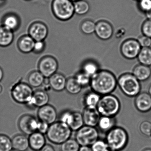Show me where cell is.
I'll return each instance as SVG.
<instances>
[{
  "mask_svg": "<svg viewBox=\"0 0 151 151\" xmlns=\"http://www.w3.org/2000/svg\"><path fill=\"white\" fill-rule=\"evenodd\" d=\"M90 86L92 91L100 95L111 94L117 86V79L109 70H100L91 77Z\"/></svg>",
  "mask_w": 151,
  "mask_h": 151,
  "instance_id": "6da1fadb",
  "label": "cell"
},
{
  "mask_svg": "<svg viewBox=\"0 0 151 151\" xmlns=\"http://www.w3.org/2000/svg\"><path fill=\"white\" fill-rule=\"evenodd\" d=\"M106 141L110 150L122 151L128 144L129 136L123 128L114 127L107 132Z\"/></svg>",
  "mask_w": 151,
  "mask_h": 151,
  "instance_id": "7a4b0ae2",
  "label": "cell"
},
{
  "mask_svg": "<svg viewBox=\"0 0 151 151\" xmlns=\"http://www.w3.org/2000/svg\"><path fill=\"white\" fill-rule=\"evenodd\" d=\"M72 131L68 125L59 121L50 124L46 136L53 144L61 145L70 138Z\"/></svg>",
  "mask_w": 151,
  "mask_h": 151,
  "instance_id": "3957f363",
  "label": "cell"
},
{
  "mask_svg": "<svg viewBox=\"0 0 151 151\" xmlns=\"http://www.w3.org/2000/svg\"><path fill=\"white\" fill-rule=\"evenodd\" d=\"M117 85L123 93L128 97H136L141 91L140 81L132 73L121 75L117 79Z\"/></svg>",
  "mask_w": 151,
  "mask_h": 151,
  "instance_id": "277c9868",
  "label": "cell"
},
{
  "mask_svg": "<svg viewBox=\"0 0 151 151\" xmlns=\"http://www.w3.org/2000/svg\"><path fill=\"white\" fill-rule=\"evenodd\" d=\"M121 108L120 101L111 93L101 97L97 106L101 115L113 117L119 113Z\"/></svg>",
  "mask_w": 151,
  "mask_h": 151,
  "instance_id": "5b68a950",
  "label": "cell"
},
{
  "mask_svg": "<svg viewBox=\"0 0 151 151\" xmlns=\"http://www.w3.org/2000/svg\"><path fill=\"white\" fill-rule=\"evenodd\" d=\"M51 7L54 16L63 22L70 20L75 14L74 2L70 0H53Z\"/></svg>",
  "mask_w": 151,
  "mask_h": 151,
  "instance_id": "8992f818",
  "label": "cell"
},
{
  "mask_svg": "<svg viewBox=\"0 0 151 151\" xmlns=\"http://www.w3.org/2000/svg\"><path fill=\"white\" fill-rule=\"evenodd\" d=\"M32 88L26 83H17L11 89L13 99L19 104H27L30 101L34 93Z\"/></svg>",
  "mask_w": 151,
  "mask_h": 151,
  "instance_id": "52a82bcc",
  "label": "cell"
},
{
  "mask_svg": "<svg viewBox=\"0 0 151 151\" xmlns=\"http://www.w3.org/2000/svg\"><path fill=\"white\" fill-rule=\"evenodd\" d=\"M75 139L80 146H91L99 139V132L95 127L84 125L77 131Z\"/></svg>",
  "mask_w": 151,
  "mask_h": 151,
  "instance_id": "ba28073f",
  "label": "cell"
},
{
  "mask_svg": "<svg viewBox=\"0 0 151 151\" xmlns=\"http://www.w3.org/2000/svg\"><path fill=\"white\" fill-rule=\"evenodd\" d=\"M59 68L58 61L53 56L46 55L39 61L38 69L45 78H50L57 72Z\"/></svg>",
  "mask_w": 151,
  "mask_h": 151,
  "instance_id": "9c48e42d",
  "label": "cell"
},
{
  "mask_svg": "<svg viewBox=\"0 0 151 151\" xmlns=\"http://www.w3.org/2000/svg\"><path fill=\"white\" fill-rule=\"evenodd\" d=\"M141 49V46L137 40L130 38L122 42L120 51L124 58L132 60L137 58Z\"/></svg>",
  "mask_w": 151,
  "mask_h": 151,
  "instance_id": "30bf717a",
  "label": "cell"
},
{
  "mask_svg": "<svg viewBox=\"0 0 151 151\" xmlns=\"http://www.w3.org/2000/svg\"><path fill=\"white\" fill-rule=\"evenodd\" d=\"M38 121L33 116L25 114L21 116L18 121V127L25 135H30L37 131Z\"/></svg>",
  "mask_w": 151,
  "mask_h": 151,
  "instance_id": "8fae6325",
  "label": "cell"
},
{
  "mask_svg": "<svg viewBox=\"0 0 151 151\" xmlns=\"http://www.w3.org/2000/svg\"><path fill=\"white\" fill-rule=\"evenodd\" d=\"M48 34L47 26L41 22L32 23L29 28L28 35L35 41H45Z\"/></svg>",
  "mask_w": 151,
  "mask_h": 151,
  "instance_id": "7c38bea8",
  "label": "cell"
},
{
  "mask_svg": "<svg viewBox=\"0 0 151 151\" xmlns=\"http://www.w3.org/2000/svg\"><path fill=\"white\" fill-rule=\"evenodd\" d=\"M94 33L101 40H108L113 36L114 29L109 22L105 20H101L96 23Z\"/></svg>",
  "mask_w": 151,
  "mask_h": 151,
  "instance_id": "4fadbf2b",
  "label": "cell"
},
{
  "mask_svg": "<svg viewBox=\"0 0 151 151\" xmlns=\"http://www.w3.org/2000/svg\"><path fill=\"white\" fill-rule=\"evenodd\" d=\"M39 121L51 124L56 122L57 113L55 108L52 105L47 104L39 108L37 112Z\"/></svg>",
  "mask_w": 151,
  "mask_h": 151,
  "instance_id": "5bb4252c",
  "label": "cell"
},
{
  "mask_svg": "<svg viewBox=\"0 0 151 151\" xmlns=\"http://www.w3.org/2000/svg\"><path fill=\"white\" fill-rule=\"evenodd\" d=\"M135 107L141 113H147L151 110V96L148 93H139L134 101Z\"/></svg>",
  "mask_w": 151,
  "mask_h": 151,
  "instance_id": "9a60e30c",
  "label": "cell"
},
{
  "mask_svg": "<svg viewBox=\"0 0 151 151\" xmlns=\"http://www.w3.org/2000/svg\"><path fill=\"white\" fill-rule=\"evenodd\" d=\"M49 100L47 92L43 90H37L33 93L30 101L26 105L31 108H40L48 104Z\"/></svg>",
  "mask_w": 151,
  "mask_h": 151,
  "instance_id": "2e32d148",
  "label": "cell"
},
{
  "mask_svg": "<svg viewBox=\"0 0 151 151\" xmlns=\"http://www.w3.org/2000/svg\"><path fill=\"white\" fill-rule=\"evenodd\" d=\"M82 114L84 125L92 127H95L98 125V123L101 116L97 108L85 107Z\"/></svg>",
  "mask_w": 151,
  "mask_h": 151,
  "instance_id": "e0dca14e",
  "label": "cell"
},
{
  "mask_svg": "<svg viewBox=\"0 0 151 151\" xmlns=\"http://www.w3.org/2000/svg\"><path fill=\"white\" fill-rule=\"evenodd\" d=\"M1 25L14 32L20 28L21 21L17 14L9 13L4 16L1 20Z\"/></svg>",
  "mask_w": 151,
  "mask_h": 151,
  "instance_id": "ac0fdd59",
  "label": "cell"
},
{
  "mask_svg": "<svg viewBox=\"0 0 151 151\" xmlns=\"http://www.w3.org/2000/svg\"><path fill=\"white\" fill-rule=\"evenodd\" d=\"M29 147L34 151H40L46 145L44 134L38 131L29 135Z\"/></svg>",
  "mask_w": 151,
  "mask_h": 151,
  "instance_id": "d6986e66",
  "label": "cell"
},
{
  "mask_svg": "<svg viewBox=\"0 0 151 151\" xmlns=\"http://www.w3.org/2000/svg\"><path fill=\"white\" fill-rule=\"evenodd\" d=\"M67 80L64 75L56 72L49 78V85L53 91H62L65 89Z\"/></svg>",
  "mask_w": 151,
  "mask_h": 151,
  "instance_id": "ffe728a7",
  "label": "cell"
},
{
  "mask_svg": "<svg viewBox=\"0 0 151 151\" xmlns=\"http://www.w3.org/2000/svg\"><path fill=\"white\" fill-rule=\"evenodd\" d=\"M35 41L29 35L22 36L17 41L18 49L21 52L28 54L33 52Z\"/></svg>",
  "mask_w": 151,
  "mask_h": 151,
  "instance_id": "44dd1931",
  "label": "cell"
},
{
  "mask_svg": "<svg viewBox=\"0 0 151 151\" xmlns=\"http://www.w3.org/2000/svg\"><path fill=\"white\" fill-rule=\"evenodd\" d=\"M132 74L139 81L144 82L148 80L151 77V68L149 66L139 63L134 67Z\"/></svg>",
  "mask_w": 151,
  "mask_h": 151,
  "instance_id": "7402d4cb",
  "label": "cell"
},
{
  "mask_svg": "<svg viewBox=\"0 0 151 151\" xmlns=\"http://www.w3.org/2000/svg\"><path fill=\"white\" fill-rule=\"evenodd\" d=\"M14 149L19 151H26L29 147V137L23 134L16 135L12 139Z\"/></svg>",
  "mask_w": 151,
  "mask_h": 151,
  "instance_id": "603a6c76",
  "label": "cell"
},
{
  "mask_svg": "<svg viewBox=\"0 0 151 151\" xmlns=\"http://www.w3.org/2000/svg\"><path fill=\"white\" fill-rule=\"evenodd\" d=\"M14 32L8 29L4 26H0V47H7L14 41Z\"/></svg>",
  "mask_w": 151,
  "mask_h": 151,
  "instance_id": "cb8c5ba5",
  "label": "cell"
},
{
  "mask_svg": "<svg viewBox=\"0 0 151 151\" xmlns=\"http://www.w3.org/2000/svg\"><path fill=\"white\" fill-rule=\"evenodd\" d=\"M45 77L39 70L31 72L28 76V84L33 88H37L43 85Z\"/></svg>",
  "mask_w": 151,
  "mask_h": 151,
  "instance_id": "d4e9b609",
  "label": "cell"
},
{
  "mask_svg": "<svg viewBox=\"0 0 151 151\" xmlns=\"http://www.w3.org/2000/svg\"><path fill=\"white\" fill-rule=\"evenodd\" d=\"M82 71L91 76L96 74L100 70L99 64L93 60H88L82 64Z\"/></svg>",
  "mask_w": 151,
  "mask_h": 151,
  "instance_id": "484cf974",
  "label": "cell"
},
{
  "mask_svg": "<svg viewBox=\"0 0 151 151\" xmlns=\"http://www.w3.org/2000/svg\"><path fill=\"white\" fill-rule=\"evenodd\" d=\"M101 95L92 91L85 95L83 101L85 107L97 108V105L100 99Z\"/></svg>",
  "mask_w": 151,
  "mask_h": 151,
  "instance_id": "4316f807",
  "label": "cell"
},
{
  "mask_svg": "<svg viewBox=\"0 0 151 151\" xmlns=\"http://www.w3.org/2000/svg\"><path fill=\"white\" fill-rule=\"evenodd\" d=\"M115 124L114 117L101 116L98 125L101 130L107 132L114 127Z\"/></svg>",
  "mask_w": 151,
  "mask_h": 151,
  "instance_id": "83f0119b",
  "label": "cell"
},
{
  "mask_svg": "<svg viewBox=\"0 0 151 151\" xmlns=\"http://www.w3.org/2000/svg\"><path fill=\"white\" fill-rule=\"evenodd\" d=\"M83 87L78 83L75 77L68 78L66 82L65 90L70 94L76 95L81 92Z\"/></svg>",
  "mask_w": 151,
  "mask_h": 151,
  "instance_id": "f1b7e54d",
  "label": "cell"
},
{
  "mask_svg": "<svg viewBox=\"0 0 151 151\" xmlns=\"http://www.w3.org/2000/svg\"><path fill=\"white\" fill-rule=\"evenodd\" d=\"M137 58L140 64L151 67V47H142Z\"/></svg>",
  "mask_w": 151,
  "mask_h": 151,
  "instance_id": "f546056e",
  "label": "cell"
},
{
  "mask_svg": "<svg viewBox=\"0 0 151 151\" xmlns=\"http://www.w3.org/2000/svg\"><path fill=\"white\" fill-rule=\"evenodd\" d=\"M84 125L82 113L77 111L73 112L72 120L69 127L72 131H77Z\"/></svg>",
  "mask_w": 151,
  "mask_h": 151,
  "instance_id": "4dcf8cb0",
  "label": "cell"
},
{
  "mask_svg": "<svg viewBox=\"0 0 151 151\" xmlns=\"http://www.w3.org/2000/svg\"><path fill=\"white\" fill-rule=\"evenodd\" d=\"M75 14L82 16L86 14L90 11L89 2L86 0H79L74 2Z\"/></svg>",
  "mask_w": 151,
  "mask_h": 151,
  "instance_id": "1f68e13d",
  "label": "cell"
},
{
  "mask_svg": "<svg viewBox=\"0 0 151 151\" xmlns=\"http://www.w3.org/2000/svg\"><path fill=\"white\" fill-rule=\"evenodd\" d=\"M96 23L90 19L84 20L80 25V29L86 35H91L95 32Z\"/></svg>",
  "mask_w": 151,
  "mask_h": 151,
  "instance_id": "d6a6232c",
  "label": "cell"
},
{
  "mask_svg": "<svg viewBox=\"0 0 151 151\" xmlns=\"http://www.w3.org/2000/svg\"><path fill=\"white\" fill-rule=\"evenodd\" d=\"M80 145L74 139H69L61 145V151H78Z\"/></svg>",
  "mask_w": 151,
  "mask_h": 151,
  "instance_id": "836d02e7",
  "label": "cell"
},
{
  "mask_svg": "<svg viewBox=\"0 0 151 151\" xmlns=\"http://www.w3.org/2000/svg\"><path fill=\"white\" fill-rule=\"evenodd\" d=\"M74 77L82 87H87L90 85L91 77L82 70L76 73Z\"/></svg>",
  "mask_w": 151,
  "mask_h": 151,
  "instance_id": "e575fe53",
  "label": "cell"
},
{
  "mask_svg": "<svg viewBox=\"0 0 151 151\" xmlns=\"http://www.w3.org/2000/svg\"><path fill=\"white\" fill-rule=\"evenodd\" d=\"M13 148L12 139L6 135L0 134V151H11Z\"/></svg>",
  "mask_w": 151,
  "mask_h": 151,
  "instance_id": "d590c367",
  "label": "cell"
},
{
  "mask_svg": "<svg viewBox=\"0 0 151 151\" xmlns=\"http://www.w3.org/2000/svg\"><path fill=\"white\" fill-rule=\"evenodd\" d=\"M93 151H110L106 141L98 139L91 146Z\"/></svg>",
  "mask_w": 151,
  "mask_h": 151,
  "instance_id": "8d00e7d4",
  "label": "cell"
},
{
  "mask_svg": "<svg viewBox=\"0 0 151 151\" xmlns=\"http://www.w3.org/2000/svg\"><path fill=\"white\" fill-rule=\"evenodd\" d=\"M139 130L140 132L146 137L151 136V122L145 121L139 124Z\"/></svg>",
  "mask_w": 151,
  "mask_h": 151,
  "instance_id": "74e56055",
  "label": "cell"
},
{
  "mask_svg": "<svg viewBox=\"0 0 151 151\" xmlns=\"http://www.w3.org/2000/svg\"><path fill=\"white\" fill-rule=\"evenodd\" d=\"M137 5L141 12L146 13L151 9V0H139Z\"/></svg>",
  "mask_w": 151,
  "mask_h": 151,
  "instance_id": "f35d334b",
  "label": "cell"
},
{
  "mask_svg": "<svg viewBox=\"0 0 151 151\" xmlns=\"http://www.w3.org/2000/svg\"><path fill=\"white\" fill-rule=\"evenodd\" d=\"M141 32L143 35L151 38V20H145L142 24Z\"/></svg>",
  "mask_w": 151,
  "mask_h": 151,
  "instance_id": "ab89813d",
  "label": "cell"
},
{
  "mask_svg": "<svg viewBox=\"0 0 151 151\" xmlns=\"http://www.w3.org/2000/svg\"><path fill=\"white\" fill-rule=\"evenodd\" d=\"M46 44L45 41H35L33 52L36 54L42 53L45 51Z\"/></svg>",
  "mask_w": 151,
  "mask_h": 151,
  "instance_id": "60d3db41",
  "label": "cell"
},
{
  "mask_svg": "<svg viewBox=\"0 0 151 151\" xmlns=\"http://www.w3.org/2000/svg\"><path fill=\"white\" fill-rule=\"evenodd\" d=\"M142 47H150L151 46V38L145 35L139 36L137 40Z\"/></svg>",
  "mask_w": 151,
  "mask_h": 151,
  "instance_id": "b9f144b4",
  "label": "cell"
},
{
  "mask_svg": "<svg viewBox=\"0 0 151 151\" xmlns=\"http://www.w3.org/2000/svg\"><path fill=\"white\" fill-rule=\"evenodd\" d=\"M49 126L50 124H48L47 123L42 122V121H38L37 131L43 134H46L49 129Z\"/></svg>",
  "mask_w": 151,
  "mask_h": 151,
  "instance_id": "7bdbcfd3",
  "label": "cell"
},
{
  "mask_svg": "<svg viewBox=\"0 0 151 151\" xmlns=\"http://www.w3.org/2000/svg\"><path fill=\"white\" fill-rule=\"evenodd\" d=\"M40 151H55V150L51 145L46 144Z\"/></svg>",
  "mask_w": 151,
  "mask_h": 151,
  "instance_id": "ee69618b",
  "label": "cell"
},
{
  "mask_svg": "<svg viewBox=\"0 0 151 151\" xmlns=\"http://www.w3.org/2000/svg\"><path fill=\"white\" fill-rule=\"evenodd\" d=\"M78 151H93L91 146H80Z\"/></svg>",
  "mask_w": 151,
  "mask_h": 151,
  "instance_id": "f6af8a7d",
  "label": "cell"
},
{
  "mask_svg": "<svg viewBox=\"0 0 151 151\" xmlns=\"http://www.w3.org/2000/svg\"><path fill=\"white\" fill-rule=\"evenodd\" d=\"M4 73L3 69L0 67V82L2 81L4 78Z\"/></svg>",
  "mask_w": 151,
  "mask_h": 151,
  "instance_id": "bcb514c9",
  "label": "cell"
},
{
  "mask_svg": "<svg viewBox=\"0 0 151 151\" xmlns=\"http://www.w3.org/2000/svg\"><path fill=\"white\" fill-rule=\"evenodd\" d=\"M145 14L146 17L147 19L151 20V9L146 13H145Z\"/></svg>",
  "mask_w": 151,
  "mask_h": 151,
  "instance_id": "7dc6e473",
  "label": "cell"
},
{
  "mask_svg": "<svg viewBox=\"0 0 151 151\" xmlns=\"http://www.w3.org/2000/svg\"><path fill=\"white\" fill-rule=\"evenodd\" d=\"M148 93L151 96V84L150 85L148 88Z\"/></svg>",
  "mask_w": 151,
  "mask_h": 151,
  "instance_id": "c3c4849f",
  "label": "cell"
},
{
  "mask_svg": "<svg viewBox=\"0 0 151 151\" xmlns=\"http://www.w3.org/2000/svg\"><path fill=\"white\" fill-rule=\"evenodd\" d=\"M2 91H3V88L2 86L0 85V94L2 93Z\"/></svg>",
  "mask_w": 151,
  "mask_h": 151,
  "instance_id": "681fc988",
  "label": "cell"
},
{
  "mask_svg": "<svg viewBox=\"0 0 151 151\" xmlns=\"http://www.w3.org/2000/svg\"><path fill=\"white\" fill-rule=\"evenodd\" d=\"M142 151H151V148H146Z\"/></svg>",
  "mask_w": 151,
  "mask_h": 151,
  "instance_id": "f907efd6",
  "label": "cell"
},
{
  "mask_svg": "<svg viewBox=\"0 0 151 151\" xmlns=\"http://www.w3.org/2000/svg\"><path fill=\"white\" fill-rule=\"evenodd\" d=\"M71 1H72V2H76V1H79V0H70Z\"/></svg>",
  "mask_w": 151,
  "mask_h": 151,
  "instance_id": "816d5d0a",
  "label": "cell"
},
{
  "mask_svg": "<svg viewBox=\"0 0 151 151\" xmlns=\"http://www.w3.org/2000/svg\"><path fill=\"white\" fill-rule=\"evenodd\" d=\"M17 151V150H15V149H13V150H12V151Z\"/></svg>",
  "mask_w": 151,
  "mask_h": 151,
  "instance_id": "f5cc1de1",
  "label": "cell"
},
{
  "mask_svg": "<svg viewBox=\"0 0 151 151\" xmlns=\"http://www.w3.org/2000/svg\"><path fill=\"white\" fill-rule=\"evenodd\" d=\"M5 0H0V2H2V1H4Z\"/></svg>",
  "mask_w": 151,
  "mask_h": 151,
  "instance_id": "db71d44e",
  "label": "cell"
},
{
  "mask_svg": "<svg viewBox=\"0 0 151 151\" xmlns=\"http://www.w3.org/2000/svg\"><path fill=\"white\" fill-rule=\"evenodd\" d=\"M24 1H31L32 0H24Z\"/></svg>",
  "mask_w": 151,
  "mask_h": 151,
  "instance_id": "11a10c76",
  "label": "cell"
},
{
  "mask_svg": "<svg viewBox=\"0 0 151 151\" xmlns=\"http://www.w3.org/2000/svg\"><path fill=\"white\" fill-rule=\"evenodd\" d=\"M134 1H139V0H134Z\"/></svg>",
  "mask_w": 151,
  "mask_h": 151,
  "instance_id": "9f6ffc18",
  "label": "cell"
},
{
  "mask_svg": "<svg viewBox=\"0 0 151 151\" xmlns=\"http://www.w3.org/2000/svg\"><path fill=\"white\" fill-rule=\"evenodd\" d=\"M110 151H112V150H110Z\"/></svg>",
  "mask_w": 151,
  "mask_h": 151,
  "instance_id": "6f0895ef",
  "label": "cell"
}]
</instances>
